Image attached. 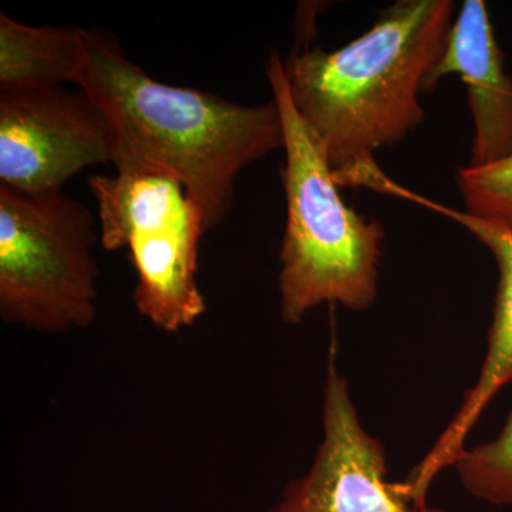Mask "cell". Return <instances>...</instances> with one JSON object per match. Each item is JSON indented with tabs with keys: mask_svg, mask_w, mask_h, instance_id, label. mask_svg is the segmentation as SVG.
Wrapping results in <instances>:
<instances>
[{
	"mask_svg": "<svg viewBox=\"0 0 512 512\" xmlns=\"http://www.w3.org/2000/svg\"><path fill=\"white\" fill-rule=\"evenodd\" d=\"M456 183L464 211L512 228V153L484 167L458 168Z\"/></svg>",
	"mask_w": 512,
	"mask_h": 512,
	"instance_id": "12",
	"label": "cell"
},
{
	"mask_svg": "<svg viewBox=\"0 0 512 512\" xmlns=\"http://www.w3.org/2000/svg\"><path fill=\"white\" fill-rule=\"evenodd\" d=\"M100 234L92 210L63 191L0 184V318L43 335L96 320Z\"/></svg>",
	"mask_w": 512,
	"mask_h": 512,
	"instance_id": "4",
	"label": "cell"
},
{
	"mask_svg": "<svg viewBox=\"0 0 512 512\" xmlns=\"http://www.w3.org/2000/svg\"><path fill=\"white\" fill-rule=\"evenodd\" d=\"M454 9L451 0H399L348 45L330 52L302 45L284 60L293 106L339 187L424 123L420 94L443 55Z\"/></svg>",
	"mask_w": 512,
	"mask_h": 512,
	"instance_id": "2",
	"label": "cell"
},
{
	"mask_svg": "<svg viewBox=\"0 0 512 512\" xmlns=\"http://www.w3.org/2000/svg\"><path fill=\"white\" fill-rule=\"evenodd\" d=\"M468 494L493 505H512V412L495 439L464 448L454 461Z\"/></svg>",
	"mask_w": 512,
	"mask_h": 512,
	"instance_id": "11",
	"label": "cell"
},
{
	"mask_svg": "<svg viewBox=\"0 0 512 512\" xmlns=\"http://www.w3.org/2000/svg\"><path fill=\"white\" fill-rule=\"evenodd\" d=\"M458 74L467 87L474 121L470 167L497 163L512 153V77L495 39L483 0H466L448 33L426 92L443 77Z\"/></svg>",
	"mask_w": 512,
	"mask_h": 512,
	"instance_id": "9",
	"label": "cell"
},
{
	"mask_svg": "<svg viewBox=\"0 0 512 512\" xmlns=\"http://www.w3.org/2000/svg\"><path fill=\"white\" fill-rule=\"evenodd\" d=\"M382 441L363 426L332 335L322 394V439L309 470L268 512H444L414 505L389 481Z\"/></svg>",
	"mask_w": 512,
	"mask_h": 512,
	"instance_id": "7",
	"label": "cell"
},
{
	"mask_svg": "<svg viewBox=\"0 0 512 512\" xmlns=\"http://www.w3.org/2000/svg\"><path fill=\"white\" fill-rule=\"evenodd\" d=\"M100 245L127 249L136 269L133 302L154 328L178 333L207 309L197 281L204 215L174 175L148 167L93 175Z\"/></svg>",
	"mask_w": 512,
	"mask_h": 512,
	"instance_id": "5",
	"label": "cell"
},
{
	"mask_svg": "<svg viewBox=\"0 0 512 512\" xmlns=\"http://www.w3.org/2000/svg\"><path fill=\"white\" fill-rule=\"evenodd\" d=\"M114 153L113 124L84 90L0 92V184L63 191L86 168L113 164Z\"/></svg>",
	"mask_w": 512,
	"mask_h": 512,
	"instance_id": "6",
	"label": "cell"
},
{
	"mask_svg": "<svg viewBox=\"0 0 512 512\" xmlns=\"http://www.w3.org/2000/svg\"><path fill=\"white\" fill-rule=\"evenodd\" d=\"M84 33L86 64L77 86L113 124L114 168H157L174 175L200 207L207 232L220 225L234 207L239 174L284 150L275 100L247 106L158 82L128 59L109 30Z\"/></svg>",
	"mask_w": 512,
	"mask_h": 512,
	"instance_id": "1",
	"label": "cell"
},
{
	"mask_svg": "<svg viewBox=\"0 0 512 512\" xmlns=\"http://www.w3.org/2000/svg\"><path fill=\"white\" fill-rule=\"evenodd\" d=\"M376 191L416 202L427 210L457 222L491 252L498 268L493 322L488 332L487 353L480 375L471 389L467 390L463 402L439 439L404 480L413 498L426 500L437 476L446 468L453 467L454 461L466 448L468 436L488 404L512 382V228L421 197L394 183L387 175L380 180Z\"/></svg>",
	"mask_w": 512,
	"mask_h": 512,
	"instance_id": "8",
	"label": "cell"
},
{
	"mask_svg": "<svg viewBox=\"0 0 512 512\" xmlns=\"http://www.w3.org/2000/svg\"><path fill=\"white\" fill-rule=\"evenodd\" d=\"M86 33L77 26H32L0 12V92L79 82Z\"/></svg>",
	"mask_w": 512,
	"mask_h": 512,
	"instance_id": "10",
	"label": "cell"
},
{
	"mask_svg": "<svg viewBox=\"0 0 512 512\" xmlns=\"http://www.w3.org/2000/svg\"><path fill=\"white\" fill-rule=\"evenodd\" d=\"M284 124L282 184L286 225L279 251V316L299 325L322 305L365 312L379 295L384 228L350 208L332 168L293 106L284 60L272 53L266 62Z\"/></svg>",
	"mask_w": 512,
	"mask_h": 512,
	"instance_id": "3",
	"label": "cell"
}]
</instances>
